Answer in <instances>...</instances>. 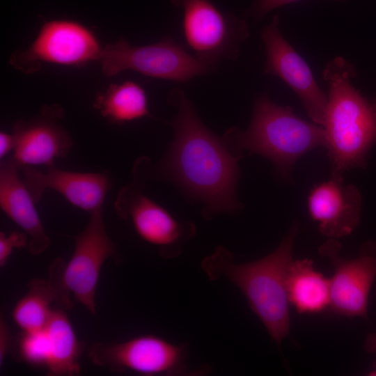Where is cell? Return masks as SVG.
<instances>
[{
  "mask_svg": "<svg viewBox=\"0 0 376 376\" xmlns=\"http://www.w3.org/2000/svg\"><path fill=\"white\" fill-rule=\"evenodd\" d=\"M168 100L178 113L171 122L174 138L163 172L204 204L205 217L238 210L235 191L241 156L233 155L224 139L203 123L182 89H172Z\"/></svg>",
  "mask_w": 376,
  "mask_h": 376,
  "instance_id": "1",
  "label": "cell"
},
{
  "mask_svg": "<svg viewBox=\"0 0 376 376\" xmlns=\"http://www.w3.org/2000/svg\"><path fill=\"white\" fill-rule=\"evenodd\" d=\"M297 229V224H294L278 248L259 260L236 263L233 253L219 246L201 264L210 280L226 278L240 289L279 347L290 329L287 278Z\"/></svg>",
  "mask_w": 376,
  "mask_h": 376,
  "instance_id": "2",
  "label": "cell"
},
{
  "mask_svg": "<svg viewBox=\"0 0 376 376\" xmlns=\"http://www.w3.org/2000/svg\"><path fill=\"white\" fill-rule=\"evenodd\" d=\"M353 66L345 58L328 62L323 78L329 86L323 127L332 175L366 165L376 143V99L369 100L352 84Z\"/></svg>",
  "mask_w": 376,
  "mask_h": 376,
  "instance_id": "3",
  "label": "cell"
},
{
  "mask_svg": "<svg viewBox=\"0 0 376 376\" xmlns=\"http://www.w3.org/2000/svg\"><path fill=\"white\" fill-rule=\"evenodd\" d=\"M228 146L237 155L248 150L263 155L276 169L288 175L295 162L319 146H324L325 130L295 115L288 106L281 107L266 94L255 101L250 124L244 132L232 127L224 137Z\"/></svg>",
  "mask_w": 376,
  "mask_h": 376,
  "instance_id": "4",
  "label": "cell"
},
{
  "mask_svg": "<svg viewBox=\"0 0 376 376\" xmlns=\"http://www.w3.org/2000/svg\"><path fill=\"white\" fill-rule=\"evenodd\" d=\"M183 11L182 33L193 56L218 68L237 59L249 37L246 21L218 8L212 0H170Z\"/></svg>",
  "mask_w": 376,
  "mask_h": 376,
  "instance_id": "5",
  "label": "cell"
},
{
  "mask_svg": "<svg viewBox=\"0 0 376 376\" xmlns=\"http://www.w3.org/2000/svg\"><path fill=\"white\" fill-rule=\"evenodd\" d=\"M187 345L155 335H142L120 343L97 342L87 350L91 361L112 372L142 375H201L209 367L191 370L187 363Z\"/></svg>",
  "mask_w": 376,
  "mask_h": 376,
  "instance_id": "6",
  "label": "cell"
},
{
  "mask_svg": "<svg viewBox=\"0 0 376 376\" xmlns=\"http://www.w3.org/2000/svg\"><path fill=\"white\" fill-rule=\"evenodd\" d=\"M98 60L109 77L132 70L153 78L186 82L217 70L198 60L170 36L144 46L132 45L121 38L103 47Z\"/></svg>",
  "mask_w": 376,
  "mask_h": 376,
  "instance_id": "7",
  "label": "cell"
},
{
  "mask_svg": "<svg viewBox=\"0 0 376 376\" xmlns=\"http://www.w3.org/2000/svg\"><path fill=\"white\" fill-rule=\"evenodd\" d=\"M150 162L139 159L133 168V181L121 189L114 203L118 215L130 219L138 235L159 247L160 255L174 258L180 255L185 242L196 232L194 224L180 223L143 193Z\"/></svg>",
  "mask_w": 376,
  "mask_h": 376,
  "instance_id": "8",
  "label": "cell"
},
{
  "mask_svg": "<svg viewBox=\"0 0 376 376\" xmlns=\"http://www.w3.org/2000/svg\"><path fill=\"white\" fill-rule=\"evenodd\" d=\"M334 266L330 279L331 311L349 318L359 317L368 321L369 294L376 278V242L363 244L358 257H341L340 244L329 239L319 249Z\"/></svg>",
  "mask_w": 376,
  "mask_h": 376,
  "instance_id": "9",
  "label": "cell"
},
{
  "mask_svg": "<svg viewBox=\"0 0 376 376\" xmlns=\"http://www.w3.org/2000/svg\"><path fill=\"white\" fill-rule=\"evenodd\" d=\"M117 258L103 219L102 209L90 214L84 230L75 238V249L68 263L62 260L61 277L65 289L92 315L100 270L108 258Z\"/></svg>",
  "mask_w": 376,
  "mask_h": 376,
  "instance_id": "10",
  "label": "cell"
},
{
  "mask_svg": "<svg viewBox=\"0 0 376 376\" xmlns=\"http://www.w3.org/2000/svg\"><path fill=\"white\" fill-rule=\"evenodd\" d=\"M102 50L95 36L83 25L52 20L42 25L30 47L12 55L10 63L30 73L38 70L41 61L70 65L98 60Z\"/></svg>",
  "mask_w": 376,
  "mask_h": 376,
  "instance_id": "11",
  "label": "cell"
},
{
  "mask_svg": "<svg viewBox=\"0 0 376 376\" xmlns=\"http://www.w3.org/2000/svg\"><path fill=\"white\" fill-rule=\"evenodd\" d=\"M279 22L280 16L275 15L260 33L266 52L264 72L284 81L298 95L308 116L323 127L327 95L318 85L307 63L281 35Z\"/></svg>",
  "mask_w": 376,
  "mask_h": 376,
  "instance_id": "12",
  "label": "cell"
},
{
  "mask_svg": "<svg viewBox=\"0 0 376 376\" xmlns=\"http://www.w3.org/2000/svg\"><path fill=\"white\" fill-rule=\"evenodd\" d=\"M63 115L59 106L46 107L38 116L14 124L15 148L11 158L19 168L49 167L54 165L55 159L69 154L73 144L72 138L57 121Z\"/></svg>",
  "mask_w": 376,
  "mask_h": 376,
  "instance_id": "13",
  "label": "cell"
},
{
  "mask_svg": "<svg viewBox=\"0 0 376 376\" xmlns=\"http://www.w3.org/2000/svg\"><path fill=\"white\" fill-rule=\"evenodd\" d=\"M21 169L22 179L36 203L42 199L46 189H51L89 214L102 209L111 187L108 171L75 172L59 169L55 165L47 167L45 172L32 166Z\"/></svg>",
  "mask_w": 376,
  "mask_h": 376,
  "instance_id": "14",
  "label": "cell"
},
{
  "mask_svg": "<svg viewBox=\"0 0 376 376\" xmlns=\"http://www.w3.org/2000/svg\"><path fill=\"white\" fill-rule=\"evenodd\" d=\"M308 210L320 233L337 240L350 234L357 226L361 196L354 185L344 182L343 176L332 175L313 187L308 197Z\"/></svg>",
  "mask_w": 376,
  "mask_h": 376,
  "instance_id": "15",
  "label": "cell"
},
{
  "mask_svg": "<svg viewBox=\"0 0 376 376\" xmlns=\"http://www.w3.org/2000/svg\"><path fill=\"white\" fill-rule=\"evenodd\" d=\"M19 167L10 157L0 166V207L29 237L28 248L33 255L45 251L50 244L35 207L36 202L19 175Z\"/></svg>",
  "mask_w": 376,
  "mask_h": 376,
  "instance_id": "16",
  "label": "cell"
},
{
  "mask_svg": "<svg viewBox=\"0 0 376 376\" xmlns=\"http://www.w3.org/2000/svg\"><path fill=\"white\" fill-rule=\"evenodd\" d=\"M330 279L315 269L308 258L292 260L287 278L289 302L297 313L313 314L330 304Z\"/></svg>",
  "mask_w": 376,
  "mask_h": 376,
  "instance_id": "17",
  "label": "cell"
},
{
  "mask_svg": "<svg viewBox=\"0 0 376 376\" xmlns=\"http://www.w3.org/2000/svg\"><path fill=\"white\" fill-rule=\"evenodd\" d=\"M49 344L48 375H77L83 345L78 340L67 315L54 309L45 329Z\"/></svg>",
  "mask_w": 376,
  "mask_h": 376,
  "instance_id": "18",
  "label": "cell"
},
{
  "mask_svg": "<svg viewBox=\"0 0 376 376\" xmlns=\"http://www.w3.org/2000/svg\"><path fill=\"white\" fill-rule=\"evenodd\" d=\"M93 106L103 117L118 125L151 116L144 89L131 81L110 85L97 95Z\"/></svg>",
  "mask_w": 376,
  "mask_h": 376,
  "instance_id": "19",
  "label": "cell"
},
{
  "mask_svg": "<svg viewBox=\"0 0 376 376\" xmlns=\"http://www.w3.org/2000/svg\"><path fill=\"white\" fill-rule=\"evenodd\" d=\"M28 292L16 304L12 317L22 331L44 330L56 303V293L48 279H34L28 284Z\"/></svg>",
  "mask_w": 376,
  "mask_h": 376,
  "instance_id": "20",
  "label": "cell"
},
{
  "mask_svg": "<svg viewBox=\"0 0 376 376\" xmlns=\"http://www.w3.org/2000/svg\"><path fill=\"white\" fill-rule=\"evenodd\" d=\"M10 352L13 357L32 367L47 368L49 359V344L44 330L22 331L13 338Z\"/></svg>",
  "mask_w": 376,
  "mask_h": 376,
  "instance_id": "21",
  "label": "cell"
},
{
  "mask_svg": "<svg viewBox=\"0 0 376 376\" xmlns=\"http://www.w3.org/2000/svg\"><path fill=\"white\" fill-rule=\"evenodd\" d=\"M29 244V237L24 232L13 231L8 235L0 233V266L7 263L13 249H22Z\"/></svg>",
  "mask_w": 376,
  "mask_h": 376,
  "instance_id": "22",
  "label": "cell"
},
{
  "mask_svg": "<svg viewBox=\"0 0 376 376\" xmlns=\"http://www.w3.org/2000/svg\"><path fill=\"white\" fill-rule=\"evenodd\" d=\"M297 1L299 0H255L252 5L245 10L244 15L254 19H260L269 11Z\"/></svg>",
  "mask_w": 376,
  "mask_h": 376,
  "instance_id": "23",
  "label": "cell"
},
{
  "mask_svg": "<svg viewBox=\"0 0 376 376\" xmlns=\"http://www.w3.org/2000/svg\"><path fill=\"white\" fill-rule=\"evenodd\" d=\"M13 338L10 336L9 328L3 318L1 317L0 321V366L4 361L7 353L10 351Z\"/></svg>",
  "mask_w": 376,
  "mask_h": 376,
  "instance_id": "24",
  "label": "cell"
},
{
  "mask_svg": "<svg viewBox=\"0 0 376 376\" xmlns=\"http://www.w3.org/2000/svg\"><path fill=\"white\" fill-rule=\"evenodd\" d=\"M15 148V138L13 134L0 132V158L2 159L10 150Z\"/></svg>",
  "mask_w": 376,
  "mask_h": 376,
  "instance_id": "25",
  "label": "cell"
},
{
  "mask_svg": "<svg viewBox=\"0 0 376 376\" xmlns=\"http://www.w3.org/2000/svg\"><path fill=\"white\" fill-rule=\"evenodd\" d=\"M365 349L369 354L376 353V332L369 334L365 341Z\"/></svg>",
  "mask_w": 376,
  "mask_h": 376,
  "instance_id": "26",
  "label": "cell"
},
{
  "mask_svg": "<svg viewBox=\"0 0 376 376\" xmlns=\"http://www.w3.org/2000/svg\"><path fill=\"white\" fill-rule=\"evenodd\" d=\"M368 375L376 376V364L373 365V368L368 372Z\"/></svg>",
  "mask_w": 376,
  "mask_h": 376,
  "instance_id": "27",
  "label": "cell"
}]
</instances>
